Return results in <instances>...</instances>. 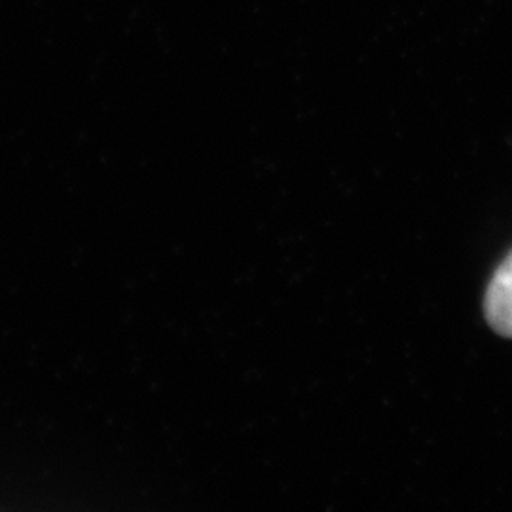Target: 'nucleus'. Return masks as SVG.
I'll list each match as a JSON object with an SVG mask.
<instances>
[{
	"label": "nucleus",
	"instance_id": "f257e3e1",
	"mask_svg": "<svg viewBox=\"0 0 512 512\" xmlns=\"http://www.w3.org/2000/svg\"><path fill=\"white\" fill-rule=\"evenodd\" d=\"M484 311L490 327L497 334L512 338V251L490 281Z\"/></svg>",
	"mask_w": 512,
	"mask_h": 512
}]
</instances>
